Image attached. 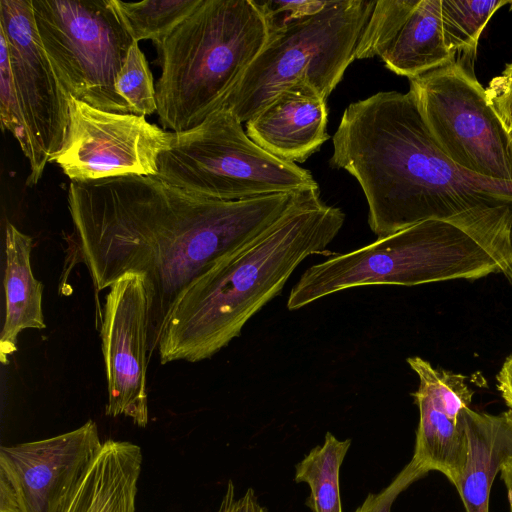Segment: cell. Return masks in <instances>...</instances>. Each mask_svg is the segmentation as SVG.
I'll return each instance as SVG.
<instances>
[{"label":"cell","instance_id":"1","mask_svg":"<svg viewBox=\"0 0 512 512\" xmlns=\"http://www.w3.org/2000/svg\"><path fill=\"white\" fill-rule=\"evenodd\" d=\"M297 194L220 201L131 175L71 181L67 202L79 261L95 289L129 273L143 278L150 359L184 289L269 227Z\"/></svg>","mask_w":512,"mask_h":512},{"label":"cell","instance_id":"2","mask_svg":"<svg viewBox=\"0 0 512 512\" xmlns=\"http://www.w3.org/2000/svg\"><path fill=\"white\" fill-rule=\"evenodd\" d=\"M332 141L330 165L358 181L378 238L429 218L512 203V185L474 177L443 153L409 91L352 102Z\"/></svg>","mask_w":512,"mask_h":512},{"label":"cell","instance_id":"3","mask_svg":"<svg viewBox=\"0 0 512 512\" xmlns=\"http://www.w3.org/2000/svg\"><path fill=\"white\" fill-rule=\"evenodd\" d=\"M345 214L319 190L298 193L269 227L194 279L175 302L162 332L161 364L211 358L241 334L308 256L324 252Z\"/></svg>","mask_w":512,"mask_h":512},{"label":"cell","instance_id":"4","mask_svg":"<svg viewBox=\"0 0 512 512\" xmlns=\"http://www.w3.org/2000/svg\"><path fill=\"white\" fill-rule=\"evenodd\" d=\"M502 273L512 282V209L485 205L410 225L310 266L292 288L291 311L346 289L415 286Z\"/></svg>","mask_w":512,"mask_h":512},{"label":"cell","instance_id":"5","mask_svg":"<svg viewBox=\"0 0 512 512\" xmlns=\"http://www.w3.org/2000/svg\"><path fill=\"white\" fill-rule=\"evenodd\" d=\"M269 36L255 0H201L156 44L161 76L156 83L159 121L184 132L223 107Z\"/></svg>","mask_w":512,"mask_h":512},{"label":"cell","instance_id":"6","mask_svg":"<svg viewBox=\"0 0 512 512\" xmlns=\"http://www.w3.org/2000/svg\"><path fill=\"white\" fill-rule=\"evenodd\" d=\"M375 1L330 0L318 11L269 29L261 52L223 107L247 122L282 90L307 82L326 99L356 59Z\"/></svg>","mask_w":512,"mask_h":512},{"label":"cell","instance_id":"7","mask_svg":"<svg viewBox=\"0 0 512 512\" xmlns=\"http://www.w3.org/2000/svg\"><path fill=\"white\" fill-rule=\"evenodd\" d=\"M155 177L220 201L319 190L309 170L253 142L240 119L226 107L190 130L174 132L171 145L158 157Z\"/></svg>","mask_w":512,"mask_h":512},{"label":"cell","instance_id":"8","mask_svg":"<svg viewBox=\"0 0 512 512\" xmlns=\"http://www.w3.org/2000/svg\"><path fill=\"white\" fill-rule=\"evenodd\" d=\"M42 47L70 97L130 113L116 89L133 39L112 0H31Z\"/></svg>","mask_w":512,"mask_h":512},{"label":"cell","instance_id":"9","mask_svg":"<svg viewBox=\"0 0 512 512\" xmlns=\"http://www.w3.org/2000/svg\"><path fill=\"white\" fill-rule=\"evenodd\" d=\"M409 83L429 132L460 170L512 185V135L473 72L454 60Z\"/></svg>","mask_w":512,"mask_h":512},{"label":"cell","instance_id":"10","mask_svg":"<svg viewBox=\"0 0 512 512\" xmlns=\"http://www.w3.org/2000/svg\"><path fill=\"white\" fill-rule=\"evenodd\" d=\"M173 137L145 116L103 111L70 97L66 137L49 162L76 182L156 176L158 157Z\"/></svg>","mask_w":512,"mask_h":512},{"label":"cell","instance_id":"11","mask_svg":"<svg viewBox=\"0 0 512 512\" xmlns=\"http://www.w3.org/2000/svg\"><path fill=\"white\" fill-rule=\"evenodd\" d=\"M103 442L97 424L0 447V512H66Z\"/></svg>","mask_w":512,"mask_h":512},{"label":"cell","instance_id":"12","mask_svg":"<svg viewBox=\"0 0 512 512\" xmlns=\"http://www.w3.org/2000/svg\"><path fill=\"white\" fill-rule=\"evenodd\" d=\"M0 31L6 38L16 92L32 143L26 181L32 186L64 143L70 96L42 47L31 0H1Z\"/></svg>","mask_w":512,"mask_h":512},{"label":"cell","instance_id":"13","mask_svg":"<svg viewBox=\"0 0 512 512\" xmlns=\"http://www.w3.org/2000/svg\"><path fill=\"white\" fill-rule=\"evenodd\" d=\"M148 318L143 278L123 275L106 295L100 330L108 386L105 413L130 417L139 427L148 423Z\"/></svg>","mask_w":512,"mask_h":512},{"label":"cell","instance_id":"14","mask_svg":"<svg viewBox=\"0 0 512 512\" xmlns=\"http://www.w3.org/2000/svg\"><path fill=\"white\" fill-rule=\"evenodd\" d=\"M442 0H379L356 49V59L379 57L386 68L412 79L455 59L441 21Z\"/></svg>","mask_w":512,"mask_h":512},{"label":"cell","instance_id":"15","mask_svg":"<svg viewBox=\"0 0 512 512\" xmlns=\"http://www.w3.org/2000/svg\"><path fill=\"white\" fill-rule=\"evenodd\" d=\"M407 363L419 378L418 390L413 393L419 424L412 459L427 472L442 473L456 486L467 454L459 414L470 407L472 391L460 374L435 369L420 357H410Z\"/></svg>","mask_w":512,"mask_h":512},{"label":"cell","instance_id":"16","mask_svg":"<svg viewBox=\"0 0 512 512\" xmlns=\"http://www.w3.org/2000/svg\"><path fill=\"white\" fill-rule=\"evenodd\" d=\"M326 101L311 84L297 82L248 120L246 133L281 160L305 162L329 139Z\"/></svg>","mask_w":512,"mask_h":512},{"label":"cell","instance_id":"17","mask_svg":"<svg viewBox=\"0 0 512 512\" xmlns=\"http://www.w3.org/2000/svg\"><path fill=\"white\" fill-rule=\"evenodd\" d=\"M467 454L458 484L466 512H489L492 484L502 466L512 458V409L497 415L461 410Z\"/></svg>","mask_w":512,"mask_h":512},{"label":"cell","instance_id":"18","mask_svg":"<svg viewBox=\"0 0 512 512\" xmlns=\"http://www.w3.org/2000/svg\"><path fill=\"white\" fill-rule=\"evenodd\" d=\"M142 461L138 445L104 441L66 512H135Z\"/></svg>","mask_w":512,"mask_h":512},{"label":"cell","instance_id":"19","mask_svg":"<svg viewBox=\"0 0 512 512\" xmlns=\"http://www.w3.org/2000/svg\"><path fill=\"white\" fill-rule=\"evenodd\" d=\"M33 239L13 224L5 228V319L0 336V359L3 364L17 350V339L25 329L46 327L42 311L43 284L34 277L31 267Z\"/></svg>","mask_w":512,"mask_h":512},{"label":"cell","instance_id":"20","mask_svg":"<svg viewBox=\"0 0 512 512\" xmlns=\"http://www.w3.org/2000/svg\"><path fill=\"white\" fill-rule=\"evenodd\" d=\"M351 440H339L327 432L322 445L314 447L295 467V481L310 487L306 505L313 512H342L339 475Z\"/></svg>","mask_w":512,"mask_h":512},{"label":"cell","instance_id":"21","mask_svg":"<svg viewBox=\"0 0 512 512\" xmlns=\"http://www.w3.org/2000/svg\"><path fill=\"white\" fill-rule=\"evenodd\" d=\"M201 0H112L133 41L162 42L200 4Z\"/></svg>","mask_w":512,"mask_h":512},{"label":"cell","instance_id":"22","mask_svg":"<svg viewBox=\"0 0 512 512\" xmlns=\"http://www.w3.org/2000/svg\"><path fill=\"white\" fill-rule=\"evenodd\" d=\"M510 0H442L441 21L444 41L450 51L475 56L482 30L491 16Z\"/></svg>","mask_w":512,"mask_h":512},{"label":"cell","instance_id":"23","mask_svg":"<svg viewBox=\"0 0 512 512\" xmlns=\"http://www.w3.org/2000/svg\"><path fill=\"white\" fill-rule=\"evenodd\" d=\"M116 89L128 103L129 112L147 116L157 112L156 88L138 42L131 45L116 79Z\"/></svg>","mask_w":512,"mask_h":512},{"label":"cell","instance_id":"24","mask_svg":"<svg viewBox=\"0 0 512 512\" xmlns=\"http://www.w3.org/2000/svg\"><path fill=\"white\" fill-rule=\"evenodd\" d=\"M0 116L3 131L8 130L18 141L22 152L32 159V143L17 96L8 45L0 31Z\"/></svg>","mask_w":512,"mask_h":512},{"label":"cell","instance_id":"25","mask_svg":"<svg viewBox=\"0 0 512 512\" xmlns=\"http://www.w3.org/2000/svg\"><path fill=\"white\" fill-rule=\"evenodd\" d=\"M427 473L422 466L411 459L386 488L378 493H369L355 512H390L397 496Z\"/></svg>","mask_w":512,"mask_h":512},{"label":"cell","instance_id":"26","mask_svg":"<svg viewBox=\"0 0 512 512\" xmlns=\"http://www.w3.org/2000/svg\"><path fill=\"white\" fill-rule=\"evenodd\" d=\"M488 99L507 131L512 135V63L493 78L486 89Z\"/></svg>","mask_w":512,"mask_h":512},{"label":"cell","instance_id":"27","mask_svg":"<svg viewBox=\"0 0 512 512\" xmlns=\"http://www.w3.org/2000/svg\"><path fill=\"white\" fill-rule=\"evenodd\" d=\"M217 512H268L263 507L252 488H248L244 495L236 497L234 483L230 480Z\"/></svg>","mask_w":512,"mask_h":512},{"label":"cell","instance_id":"28","mask_svg":"<svg viewBox=\"0 0 512 512\" xmlns=\"http://www.w3.org/2000/svg\"><path fill=\"white\" fill-rule=\"evenodd\" d=\"M497 383L503 399L512 409V357L504 363L498 373Z\"/></svg>","mask_w":512,"mask_h":512},{"label":"cell","instance_id":"29","mask_svg":"<svg viewBox=\"0 0 512 512\" xmlns=\"http://www.w3.org/2000/svg\"><path fill=\"white\" fill-rule=\"evenodd\" d=\"M500 473L507 490L509 512H512V458L502 466Z\"/></svg>","mask_w":512,"mask_h":512}]
</instances>
